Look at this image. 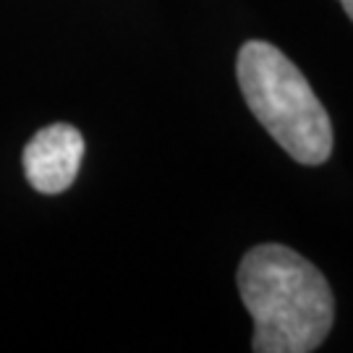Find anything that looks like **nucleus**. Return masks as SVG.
Returning <instances> with one entry per match:
<instances>
[{
  "instance_id": "nucleus-2",
  "label": "nucleus",
  "mask_w": 353,
  "mask_h": 353,
  "mask_svg": "<svg viewBox=\"0 0 353 353\" xmlns=\"http://www.w3.org/2000/svg\"><path fill=\"white\" fill-rule=\"evenodd\" d=\"M236 74L254 118L296 163H327L335 144L332 121L285 52L270 42L252 39L239 50Z\"/></svg>"
},
{
  "instance_id": "nucleus-3",
  "label": "nucleus",
  "mask_w": 353,
  "mask_h": 353,
  "mask_svg": "<svg viewBox=\"0 0 353 353\" xmlns=\"http://www.w3.org/2000/svg\"><path fill=\"white\" fill-rule=\"evenodd\" d=\"M84 160V137L71 123L39 128L24 147V173L39 194H61L79 176Z\"/></svg>"
},
{
  "instance_id": "nucleus-4",
  "label": "nucleus",
  "mask_w": 353,
  "mask_h": 353,
  "mask_svg": "<svg viewBox=\"0 0 353 353\" xmlns=\"http://www.w3.org/2000/svg\"><path fill=\"white\" fill-rule=\"evenodd\" d=\"M338 3H341L343 11L348 13V16H351V21H353V0H338Z\"/></svg>"
},
{
  "instance_id": "nucleus-1",
  "label": "nucleus",
  "mask_w": 353,
  "mask_h": 353,
  "mask_svg": "<svg viewBox=\"0 0 353 353\" xmlns=\"http://www.w3.org/2000/svg\"><path fill=\"white\" fill-rule=\"evenodd\" d=\"M241 301L254 319V353L316 351L335 322V296L309 259L283 243H259L241 259Z\"/></svg>"
}]
</instances>
